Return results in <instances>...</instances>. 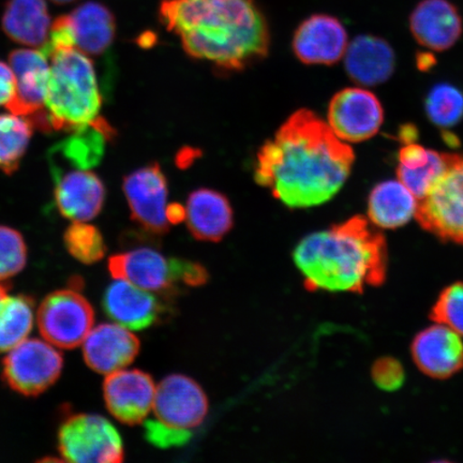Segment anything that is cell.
Masks as SVG:
<instances>
[{
    "label": "cell",
    "instance_id": "ab89813d",
    "mask_svg": "<svg viewBox=\"0 0 463 463\" xmlns=\"http://www.w3.org/2000/svg\"><path fill=\"white\" fill-rule=\"evenodd\" d=\"M418 137V130L413 126H404L401 131V137L403 144L415 142V138Z\"/></svg>",
    "mask_w": 463,
    "mask_h": 463
},
{
    "label": "cell",
    "instance_id": "9c48e42d",
    "mask_svg": "<svg viewBox=\"0 0 463 463\" xmlns=\"http://www.w3.org/2000/svg\"><path fill=\"white\" fill-rule=\"evenodd\" d=\"M63 368L61 353L43 340L29 339L11 350L3 362V380L11 390L36 397L60 379Z\"/></svg>",
    "mask_w": 463,
    "mask_h": 463
},
{
    "label": "cell",
    "instance_id": "1f68e13d",
    "mask_svg": "<svg viewBox=\"0 0 463 463\" xmlns=\"http://www.w3.org/2000/svg\"><path fill=\"white\" fill-rule=\"evenodd\" d=\"M27 262V246L24 237L5 225H0V281L21 273Z\"/></svg>",
    "mask_w": 463,
    "mask_h": 463
},
{
    "label": "cell",
    "instance_id": "6da1fadb",
    "mask_svg": "<svg viewBox=\"0 0 463 463\" xmlns=\"http://www.w3.org/2000/svg\"><path fill=\"white\" fill-rule=\"evenodd\" d=\"M354 150L310 109H300L259 149L254 181L289 208L320 206L349 178Z\"/></svg>",
    "mask_w": 463,
    "mask_h": 463
},
{
    "label": "cell",
    "instance_id": "ac0fdd59",
    "mask_svg": "<svg viewBox=\"0 0 463 463\" xmlns=\"http://www.w3.org/2000/svg\"><path fill=\"white\" fill-rule=\"evenodd\" d=\"M140 345V340L128 328L119 324H100L84 340V361L94 372L111 374L129 366Z\"/></svg>",
    "mask_w": 463,
    "mask_h": 463
},
{
    "label": "cell",
    "instance_id": "ffe728a7",
    "mask_svg": "<svg viewBox=\"0 0 463 463\" xmlns=\"http://www.w3.org/2000/svg\"><path fill=\"white\" fill-rule=\"evenodd\" d=\"M102 306L109 318L131 331L153 326L162 309L159 300L149 291L119 279L104 292Z\"/></svg>",
    "mask_w": 463,
    "mask_h": 463
},
{
    "label": "cell",
    "instance_id": "9a60e30c",
    "mask_svg": "<svg viewBox=\"0 0 463 463\" xmlns=\"http://www.w3.org/2000/svg\"><path fill=\"white\" fill-rule=\"evenodd\" d=\"M347 33L337 17L314 14L300 23L294 33L295 56L306 65L331 66L345 54Z\"/></svg>",
    "mask_w": 463,
    "mask_h": 463
},
{
    "label": "cell",
    "instance_id": "3957f363",
    "mask_svg": "<svg viewBox=\"0 0 463 463\" xmlns=\"http://www.w3.org/2000/svg\"><path fill=\"white\" fill-rule=\"evenodd\" d=\"M293 259L310 291L362 293L386 278L385 237L362 216L307 235Z\"/></svg>",
    "mask_w": 463,
    "mask_h": 463
},
{
    "label": "cell",
    "instance_id": "ba28073f",
    "mask_svg": "<svg viewBox=\"0 0 463 463\" xmlns=\"http://www.w3.org/2000/svg\"><path fill=\"white\" fill-rule=\"evenodd\" d=\"M71 288L58 289L39 307V331L51 345L71 350L84 343L95 322L94 308L80 292L79 278Z\"/></svg>",
    "mask_w": 463,
    "mask_h": 463
},
{
    "label": "cell",
    "instance_id": "b9f144b4",
    "mask_svg": "<svg viewBox=\"0 0 463 463\" xmlns=\"http://www.w3.org/2000/svg\"><path fill=\"white\" fill-rule=\"evenodd\" d=\"M51 2L56 5H68L77 2V0H51Z\"/></svg>",
    "mask_w": 463,
    "mask_h": 463
},
{
    "label": "cell",
    "instance_id": "8992f818",
    "mask_svg": "<svg viewBox=\"0 0 463 463\" xmlns=\"http://www.w3.org/2000/svg\"><path fill=\"white\" fill-rule=\"evenodd\" d=\"M445 169L424 198L415 218L444 241L463 246V154H444Z\"/></svg>",
    "mask_w": 463,
    "mask_h": 463
},
{
    "label": "cell",
    "instance_id": "e575fe53",
    "mask_svg": "<svg viewBox=\"0 0 463 463\" xmlns=\"http://www.w3.org/2000/svg\"><path fill=\"white\" fill-rule=\"evenodd\" d=\"M190 437V432L172 430L157 420L145 422V438L157 448L183 447L188 443Z\"/></svg>",
    "mask_w": 463,
    "mask_h": 463
},
{
    "label": "cell",
    "instance_id": "277c9868",
    "mask_svg": "<svg viewBox=\"0 0 463 463\" xmlns=\"http://www.w3.org/2000/svg\"><path fill=\"white\" fill-rule=\"evenodd\" d=\"M50 60L45 109L52 131L71 132L91 124L99 118L103 100L90 56L71 49Z\"/></svg>",
    "mask_w": 463,
    "mask_h": 463
},
{
    "label": "cell",
    "instance_id": "d6a6232c",
    "mask_svg": "<svg viewBox=\"0 0 463 463\" xmlns=\"http://www.w3.org/2000/svg\"><path fill=\"white\" fill-rule=\"evenodd\" d=\"M432 320L443 324L463 337V283L449 286L439 294L431 311Z\"/></svg>",
    "mask_w": 463,
    "mask_h": 463
},
{
    "label": "cell",
    "instance_id": "d4e9b609",
    "mask_svg": "<svg viewBox=\"0 0 463 463\" xmlns=\"http://www.w3.org/2000/svg\"><path fill=\"white\" fill-rule=\"evenodd\" d=\"M69 133L71 136L58 143L52 153L60 155L75 170H90L99 165L108 142L115 136L112 126L100 116L91 124Z\"/></svg>",
    "mask_w": 463,
    "mask_h": 463
},
{
    "label": "cell",
    "instance_id": "30bf717a",
    "mask_svg": "<svg viewBox=\"0 0 463 463\" xmlns=\"http://www.w3.org/2000/svg\"><path fill=\"white\" fill-rule=\"evenodd\" d=\"M49 58L42 50L19 49L11 52L9 65L16 80L15 96L9 104V112L24 116L34 128L52 131L45 109L50 69Z\"/></svg>",
    "mask_w": 463,
    "mask_h": 463
},
{
    "label": "cell",
    "instance_id": "d590c367",
    "mask_svg": "<svg viewBox=\"0 0 463 463\" xmlns=\"http://www.w3.org/2000/svg\"><path fill=\"white\" fill-rule=\"evenodd\" d=\"M431 149H427L415 142L403 144L399 152V165L408 167V169H416L427 164L430 158Z\"/></svg>",
    "mask_w": 463,
    "mask_h": 463
},
{
    "label": "cell",
    "instance_id": "603a6c76",
    "mask_svg": "<svg viewBox=\"0 0 463 463\" xmlns=\"http://www.w3.org/2000/svg\"><path fill=\"white\" fill-rule=\"evenodd\" d=\"M45 0H8L2 15V29L14 43L43 49L52 26Z\"/></svg>",
    "mask_w": 463,
    "mask_h": 463
},
{
    "label": "cell",
    "instance_id": "d6986e66",
    "mask_svg": "<svg viewBox=\"0 0 463 463\" xmlns=\"http://www.w3.org/2000/svg\"><path fill=\"white\" fill-rule=\"evenodd\" d=\"M410 28L419 44L443 52L458 42L463 24L458 9L449 0H422L410 16Z\"/></svg>",
    "mask_w": 463,
    "mask_h": 463
},
{
    "label": "cell",
    "instance_id": "cb8c5ba5",
    "mask_svg": "<svg viewBox=\"0 0 463 463\" xmlns=\"http://www.w3.org/2000/svg\"><path fill=\"white\" fill-rule=\"evenodd\" d=\"M69 15L78 50L89 56H99L111 48L116 37V19L106 5L86 2Z\"/></svg>",
    "mask_w": 463,
    "mask_h": 463
},
{
    "label": "cell",
    "instance_id": "8d00e7d4",
    "mask_svg": "<svg viewBox=\"0 0 463 463\" xmlns=\"http://www.w3.org/2000/svg\"><path fill=\"white\" fill-rule=\"evenodd\" d=\"M16 80L9 63L0 61V107L7 108L15 96Z\"/></svg>",
    "mask_w": 463,
    "mask_h": 463
},
{
    "label": "cell",
    "instance_id": "8fae6325",
    "mask_svg": "<svg viewBox=\"0 0 463 463\" xmlns=\"http://www.w3.org/2000/svg\"><path fill=\"white\" fill-rule=\"evenodd\" d=\"M384 109L373 92L362 87L340 90L329 102L327 124L340 140L361 143L381 129Z\"/></svg>",
    "mask_w": 463,
    "mask_h": 463
},
{
    "label": "cell",
    "instance_id": "44dd1931",
    "mask_svg": "<svg viewBox=\"0 0 463 463\" xmlns=\"http://www.w3.org/2000/svg\"><path fill=\"white\" fill-rule=\"evenodd\" d=\"M345 67L353 82L373 87L392 78L396 68V56L384 39L362 34L347 45Z\"/></svg>",
    "mask_w": 463,
    "mask_h": 463
},
{
    "label": "cell",
    "instance_id": "484cf974",
    "mask_svg": "<svg viewBox=\"0 0 463 463\" xmlns=\"http://www.w3.org/2000/svg\"><path fill=\"white\" fill-rule=\"evenodd\" d=\"M419 200L399 181L382 182L372 190L368 199L370 222L381 229L403 227L416 215Z\"/></svg>",
    "mask_w": 463,
    "mask_h": 463
},
{
    "label": "cell",
    "instance_id": "60d3db41",
    "mask_svg": "<svg viewBox=\"0 0 463 463\" xmlns=\"http://www.w3.org/2000/svg\"><path fill=\"white\" fill-rule=\"evenodd\" d=\"M8 287L0 283V299H2L5 295H7Z\"/></svg>",
    "mask_w": 463,
    "mask_h": 463
},
{
    "label": "cell",
    "instance_id": "e0dca14e",
    "mask_svg": "<svg viewBox=\"0 0 463 463\" xmlns=\"http://www.w3.org/2000/svg\"><path fill=\"white\" fill-rule=\"evenodd\" d=\"M412 357L422 373L448 379L463 369V341L453 329L434 324L415 335Z\"/></svg>",
    "mask_w": 463,
    "mask_h": 463
},
{
    "label": "cell",
    "instance_id": "f546056e",
    "mask_svg": "<svg viewBox=\"0 0 463 463\" xmlns=\"http://www.w3.org/2000/svg\"><path fill=\"white\" fill-rule=\"evenodd\" d=\"M63 242L75 260L87 265L99 262L108 250L100 230L86 222L69 225L63 234Z\"/></svg>",
    "mask_w": 463,
    "mask_h": 463
},
{
    "label": "cell",
    "instance_id": "4316f807",
    "mask_svg": "<svg viewBox=\"0 0 463 463\" xmlns=\"http://www.w3.org/2000/svg\"><path fill=\"white\" fill-rule=\"evenodd\" d=\"M34 302L28 295L0 299V353L14 349L27 338L33 326Z\"/></svg>",
    "mask_w": 463,
    "mask_h": 463
},
{
    "label": "cell",
    "instance_id": "f35d334b",
    "mask_svg": "<svg viewBox=\"0 0 463 463\" xmlns=\"http://www.w3.org/2000/svg\"><path fill=\"white\" fill-rule=\"evenodd\" d=\"M436 63V58L430 53H420L418 56V67L420 71H424L430 69Z\"/></svg>",
    "mask_w": 463,
    "mask_h": 463
},
{
    "label": "cell",
    "instance_id": "52a82bcc",
    "mask_svg": "<svg viewBox=\"0 0 463 463\" xmlns=\"http://www.w3.org/2000/svg\"><path fill=\"white\" fill-rule=\"evenodd\" d=\"M58 450L69 462L119 463L125 458L118 430L95 414H74L62 421L58 430Z\"/></svg>",
    "mask_w": 463,
    "mask_h": 463
},
{
    "label": "cell",
    "instance_id": "7402d4cb",
    "mask_svg": "<svg viewBox=\"0 0 463 463\" xmlns=\"http://www.w3.org/2000/svg\"><path fill=\"white\" fill-rule=\"evenodd\" d=\"M186 222L194 239L220 241L233 228V208L227 196L216 190H194L188 196Z\"/></svg>",
    "mask_w": 463,
    "mask_h": 463
},
{
    "label": "cell",
    "instance_id": "5bb4252c",
    "mask_svg": "<svg viewBox=\"0 0 463 463\" xmlns=\"http://www.w3.org/2000/svg\"><path fill=\"white\" fill-rule=\"evenodd\" d=\"M156 387L152 376L141 370H118L108 375L103 397L114 418L126 425H137L154 408Z\"/></svg>",
    "mask_w": 463,
    "mask_h": 463
},
{
    "label": "cell",
    "instance_id": "74e56055",
    "mask_svg": "<svg viewBox=\"0 0 463 463\" xmlns=\"http://www.w3.org/2000/svg\"><path fill=\"white\" fill-rule=\"evenodd\" d=\"M166 217L170 224H176L186 220V207L179 204L167 206Z\"/></svg>",
    "mask_w": 463,
    "mask_h": 463
},
{
    "label": "cell",
    "instance_id": "4fadbf2b",
    "mask_svg": "<svg viewBox=\"0 0 463 463\" xmlns=\"http://www.w3.org/2000/svg\"><path fill=\"white\" fill-rule=\"evenodd\" d=\"M154 411L156 420L162 425L190 432L204 421L208 401L195 381L182 374H173L158 385Z\"/></svg>",
    "mask_w": 463,
    "mask_h": 463
},
{
    "label": "cell",
    "instance_id": "7c38bea8",
    "mask_svg": "<svg viewBox=\"0 0 463 463\" xmlns=\"http://www.w3.org/2000/svg\"><path fill=\"white\" fill-rule=\"evenodd\" d=\"M123 191L133 222L148 233L160 235L169 231V186L158 164L155 162L128 174L124 178Z\"/></svg>",
    "mask_w": 463,
    "mask_h": 463
},
{
    "label": "cell",
    "instance_id": "5b68a950",
    "mask_svg": "<svg viewBox=\"0 0 463 463\" xmlns=\"http://www.w3.org/2000/svg\"><path fill=\"white\" fill-rule=\"evenodd\" d=\"M108 268L114 279L125 280L149 292H171L178 283L204 285L207 270L191 260L167 259L155 249L138 248L114 254Z\"/></svg>",
    "mask_w": 463,
    "mask_h": 463
},
{
    "label": "cell",
    "instance_id": "7a4b0ae2",
    "mask_svg": "<svg viewBox=\"0 0 463 463\" xmlns=\"http://www.w3.org/2000/svg\"><path fill=\"white\" fill-rule=\"evenodd\" d=\"M159 20L186 54L227 71L269 55L270 31L256 0H161Z\"/></svg>",
    "mask_w": 463,
    "mask_h": 463
},
{
    "label": "cell",
    "instance_id": "4dcf8cb0",
    "mask_svg": "<svg viewBox=\"0 0 463 463\" xmlns=\"http://www.w3.org/2000/svg\"><path fill=\"white\" fill-rule=\"evenodd\" d=\"M445 169L444 154L431 150L427 164L416 169H408L402 165L397 167L398 181L402 183L415 198L420 200L430 193Z\"/></svg>",
    "mask_w": 463,
    "mask_h": 463
},
{
    "label": "cell",
    "instance_id": "f1b7e54d",
    "mask_svg": "<svg viewBox=\"0 0 463 463\" xmlns=\"http://www.w3.org/2000/svg\"><path fill=\"white\" fill-rule=\"evenodd\" d=\"M428 118L441 129H449L463 118V92L448 83L438 84L427 95Z\"/></svg>",
    "mask_w": 463,
    "mask_h": 463
},
{
    "label": "cell",
    "instance_id": "2e32d148",
    "mask_svg": "<svg viewBox=\"0 0 463 463\" xmlns=\"http://www.w3.org/2000/svg\"><path fill=\"white\" fill-rule=\"evenodd\" d=\"M54 201L62 217L72 222H86L102 211L107 189L102 179L90 170L56 173Z\"/></svg>",
    "mask_w": 463,
    "mask_h": 463
},
{
    "label": "cell",
    "instance_id": "83f0119b",
    "mask_svg": "<svg viewBox=\"0 0 463 463\" xmlns=\"http://www.w3.org/2000/svg\"><path fill=\"white\" fill-rule=\"evenodd\" d=\"M34 127L24 116L0 114V171L13 175L20 169L31 144Z\"/></svg>",
    "mask_w": 463,
    "mask_h": 463
},
{
    "label": "cell",
    "instance_id": "836d02e7",
    "mask_svg": "<svg viewBox=\"0 0 463 463\" xmlns=\"http://www.w3.org/2000/svg\"><path fill=\"white\" fill-rule=\"evenodd\" d=\"M372 376L380 390L395 392L402 389L405 373L402 364L392 357H383L373 364Z\"/></svg>",
    "mask_w": 463,
    "mask_h": 463
}]
</instances>
